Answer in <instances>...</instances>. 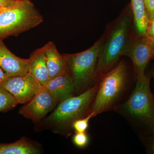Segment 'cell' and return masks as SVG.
<instances>
[{
	"label": "cell",
	"instance_id": "21",
	"mask_svg": "<svg viewBox=\"0 0 154 154\" xmlns=\"http://www.w3.org/2000/svg\"><path fill=\"white\" fill-rule=\"evenodd\" d=\"M17 1V0H0V10L8 8Z\"/></svg>",
	"mask_w": 154,
	"mask_h": 154
},
{
	"label": "cell",
	"instance_id": "5",
	"mask_svg": "<svg viewBox=\"0 0 154 154\" xmlns=\"http://www.w3.org/2000/svg\"><path fill=\"white\" fill-rule=\"evenodd\" d=\"M103 37L91 48L78 53L64 54L67 59V71L74 85L75 92L82 93L91 88L99 80L96 72L97 60Z\"/></svg>",
	"mask_w": 154,
	"mask_h": 154
},
{
	"label": "cell",
	"instance_id": "15",
	"mask_svg": "<svg viewBox=\"0 0 154 154\" xmlns=\"http://www.w3.org/2000/svg\"><path fill=\"white\" fill-rule=\"evenodd\" d=\"M130 7L137 35H146L150 21L143 0H131Z\"/></svg>",
	"mask_w": 154,
	"mask_h": 154
},
{
	"label": "cell",
	"instance_id": "19",
	"mask_svg": "<svg viewBox=\"0 0 154 154\" xmlns=\"http://www.w3.org/2000/svg\"><path fill=\"white\" fill-rule=\"evenodd\" d=\"M146 11L150 21L154 18V0H143Z\"/></svg>",
	"mask_w": 154,
	"mask_h": 154
},
{
	"label": "cell",
	"instance_id": "6",
	"mask_svg": "<svg viewBox=\"0 0 154 154\" xmlns=\"http://www.w3.org/2000/svg\"><path fill=\"white\" fill-rule=\"evenodd\" d=\"M127 77V67L123 61L100 77L91 109L95 116L110 110L116 103L126 88Z\"/></svg>",
	"mask_w": 154,
	"mask_h": 154
},
{
	"label": "cell",
	"instance_id": "23",
	"mask_svg": "<svg viewBox=\"0 0 154 154\" xmlns=\"http://www.w3.org/2000/svg\"><path fill=\"white\" fill-rule=\"evenodd\" d=\"M150 147L152 152L154 153V141H153L150 145Z\"/></svg>",
	"mask_w": 154,
	"mask_h": 154
},
{
	"label": "cell",
	"instance_id": "22",
	"mask_svg": "<svg viewBox=\"0 0 154 154\" xmlns=\"http://www.w3.org/2000/svg\"><path fill=\"white\" fill-rule=\"evenodd\" d=\"M8 78L5 73L3 70L2 69L0 68V84H1L4 80Z\"/></svg>",
	"mask_w": 154,
	"mask_h": 154
},
{
	"label": "cell",
	"instance_id": "10",
	"mask_svg": "<svg viewBox=\"0 0 154 154\" xmlns=\"http://www.w3.org/2000/svg\"><path fill=\"white\" fill-rule=\"evenodd\" d=\"M0 39V68L8 78L21 75L28 72L30 59H23L15 55Z\"/></svg>",
	"mask_w": 154,
	"mask_h": 154
},
{
	"label": "cell",
	"instance_id": "3",
	"mask_svg": "<svg viewBox=\"0 0 154 154\" xmlns=\"http://www.w3.org/2000/svg\"><path fill=\"white\" fill-rule=\"evenodd\" d=\"M98 88V84H95L78 96L59 102L52 113L41 120L37 128L39 131L50 130L55 133L69 136L73 130L74 122L91 113Z\"/></svg>",
	"mask_w": 154,
	"mask_h": 154
},
{
	"label": "cell",
	"instance_id": "1",
	"mask_svg": "<svg viewBox=\"0 0 154 154\" xmlns=\"http://www.w3.org/2000/svg\"><path fill=\"white\" fill-rule=\"evenodd\" d=\"M130 5L111 23L103 37L97 60L96 72L99 79L111 69L122 56H126L133 35Z\"/></svg>",
	"mask_w": 154,
	"mask_h": 154
},
{
	"label": "cell",
	"instance_id": "9",
	"mask_svg": "<svg viewBox=\"0 0 154 154\" xmlns=\"http://www.w3.org/2000/svg\"><path fill=\"white\" fill-rule=\"evenodd\" d=\"M0 86L7 90L19 104H21L30 101L42 87L29 72L7 78L0 84Z\"/></svg>",
	"mask_w": 154,
	"mask_h": 154
},
{
	"label": "cell",
	"instance_id": "24",
	"mask_svg": "<svg viewBox=\"0 0 154 154\" xmlns=\"http://www.w3.org/2000/svg\"><path fill=\"white\" fill-rule=\"evenodd\" d=\"M2 10H3V9H2V10H0V12H1V11H2Z\"/></svg>",
	"mask_w": 154,
	"mask_h": 154
},
{
	"label": "cell",
	"instance_id": "16",
	"mask_svg": "<svg viewBox=\"0 0 154 154\" xmlns=\"http://www.w3.org/2000/svg\"><path fill=\"white\" fill-rule=\"evenodd\" d=\"M18 104L19 103L14 96L0 86V112H8Z\"/></svg>",
	"mask_w": 154,
	"mask_h": 154
},
{
	"label": "cell",
	"instance_id": "13",
	"mask_svg": "<svg viewBox=\"0 0 154 154\" xmlns=\"http://www.w3.org/2000/svg\"><path fill=\"white\" fill-rule=\"evenodd\" d=\"M44 46L46 64L51 79L67 70V59L64 54L59 52L53 42H48Z\"/></svg>",
	"mask_w": 154,
	"mask_h": 154
},
{
	"label": "cell",
	"instance_id": "4",
	"mask_svg": "<svg viewBox=\"0 0 154 154\" xmlns=\"http://www.w3.org/2000/svg\"><path fill=\"white\" fill-rule=\"evenodd\" d=\"M43 21V16L30 0H17L0 12V39L18 36Z\"/></svg>",
	"mask_w": 154,
	"mask_h": 154
},
{
	"label": "cell",
	"instance_id": "7",
	"mask_svg": "<svg viewBox=\"0 0 154 154\" xmlns=\"http://www.w3.org/2000/svg\"><path fill=\"white\" fill-rule=\"evenodd\" d=\"M126 56L131 59L136 79L144 76L147 66L154 59V39L147 35H133Z\"/></svg>",
	"mask_w": 154,
	"mask_h": 154
},
{
	"label": "cell",
	"instance_id": "8",
	"mask_svg": "<svg viewBox=\"0 0 154 154\" xmlns=\"http://www.w3.org/2000/svg\"><path fill=\"white\" fill-rule=\"evenodd\" d=\"M58 103L54 96L42 87L30 101L24 104L19 112L34 123H38L54 110Z\"/></svg>",
	"mask_w": 154,
	"mask_h": 154
},
{
	"label": "cell",
	"instance_id": "11",
	"mask_svg": "<svg viewBox=\"0 0 154 154\" xmlns=\"http://www.w3.org/2000/svg\"><path fill=\"white\" fill-rule=\"evenodd\" d=\"M42 87L49 91L59 103L74 96L75 93L72 79L67 70L50 80Z\"/></svg>",
	"mask_w": 154,
	"mask_h": 154
},
{
	"label": "cell",
	"instance_id": "18",
	"mask_svg": "<svg viewBox=\"0 0 154 154\" xmlns=\"http://www.w3.org/2000/svg\"><path fill=\"white\" fill-rule=\"evenodd\" d=\"M73 142L79 147H85L89 142V137L85 132H76L73 137Z\"/></svg>",
	"mask_w": 154,
	"mask_h": 154
},
{
	"label": "cell",
	"instance_id": "14",
	"mask_svg": "<svg viewBox=\"0 0 154 154\" xmlns=\"http://www.w3.org/2000/svg\"><path fill=\"white\" fill-rule=\"evenodd\" d=\"M40 153L39 146L25 137L11 143H0V154H37Z\"/></svg>",
	"mask_w": 154,
	"mask_h": 154
},
{
	"label": "cell",
	"instance_id": "12",
	"mask_svg": "<svg viewBox=\"0 0 154 154\" xmlns=\"http://www.w3.org/2000/svg\"><path fill=\"white\" fill-rule=\"evenodd\" d=\"M29 59L28 72L43 87L51 79L45 60L44 45L32 52Z\"/></svg>",
	"mask_w": 154,
	"mask_h": 154
},
{
	"label": "cell",
	"instance_id": "20",
	"mask_svg": "<svg viewBox=\"0 0 154 154\" xmlns=\"http://www.w3.org/2000/svg\"><path fill=\"white\" fill-rule=\"evenodd\" d=\"M146 35L154 40V18L149 22Z\"/></svg>",
	"mask_w": 154,
	"mask_h": 154
},
{
	"label": "cell",
	"instance_id": "2",
	"mask_svg": "<svg viewBox=\"0 0 154 154\" xmlns=\"http://www.w3.org/2000/svg\"><path fill=\"white\" fill-rule=\"evenodd\" d=\"M150 82V78L146 75L137 79L131 95L117 110L134 125L141 137L154 140V96Z\"/></svg>",
	"mask_w": 154,
	"mask_h": 154
},
{
	"label": "cell",
	"instance_id": "17",
	"mask_svg": "<svg viewBox=\"0 0 154 154\" xmlns=\"http://www.w3.org/2000/svg\"><path fill=\"white\" fill-rule=\"evenodd\" d=\"M94 116L95 113L91 112L85 117L76 120L73 124V129L75 132H85L89 126V121Z\"/></svg>",
	"mask_w": 154,
	"mask_h": 154
}]
</instances>
